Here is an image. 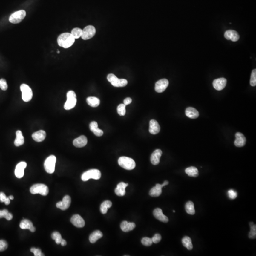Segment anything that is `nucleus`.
Masks as SVG:
<instances>
[{"mask_svg": "<svg viewBox=\"0 0 256 256\" xmlns=\"http://www.w3.org/2000/svg\"><path fill=\"white\" fill-rule=\"evenodd\" d=\"M57 42L59 46L65 48H68L73 45L75 42V39L71 33L66 32L60 35Z\"/></svg>", "mask_w": 256, "mask_h": 256, "instance_id": "1", "label": "nucleus"}, {"mask_svg": "<svg viewBox=\"0 0 256 256\" xmlns=\"http://www.w3.org/2000/svg\"><path fill=\"white\" fill-rule=\"evenodd\" d=\"M119 166L126 170H132L136 167V163L133 159L127 157H121L118 160Z\"/></svg>", "mask_w": 256, "mask_h": 256, "instance_id": "2", "label": "nucleus"}, {"mask_svg": "<svg viewBox=\"0 0 256 256\" xmlns=\"http://www.w3.org/2000/svg\"><path fill=\"white\" fill-rule=\"evenodd\" d=\"M67 96V101L65 103L64 108L66 110H69L74 108L76 104V95L74 91L71 90L68 92Z\"/></svg>", "mask_w": 256, "mask_h": 256, "instance_id": "3", "label": "nucleus"}, {"mask_svg": "<svg viewBox=\"0 0 256 256\" xmlns=\"http://www.w3.org/2000/svg\"><path fill=\"white\" fill-rule=\"evenodd\" d=\"M101 177V173L98 169H93L88 170L82 174L81 179L83 181H87L90 179L98 180Z\"/></svg>", "mask_w": 256, "mask_h": 256, "instance_id": "4", "label": "nucleus"}, {"mask_svg": "<svg viewBox=\"0 0 256 256\" xmlns=\"http://www.w3.org/2000/svg\"><path fill=\"white\" fill-rule=\"evenodd\" d=\"M30 192L32 194H39L43 196L47 195L49 192L48 187L43 184H37L34 185L30 187Z\"/></svg>", "mask_w": 256, "mask_h": 256, "instance_id": "5", "label": "nucleus"}, {"mask_svg": "<svg viewBox=\"0 0 256 256\" xmlns=\"http://www.w3.org/2000/svg\"><path fill=\"white\" fill-rule=\"evenodd\" d=\"M107 80L114 87L122 88L127 85L128 81L125 79H119L113 73H110L107 76Z\"/></svg>", "mask_w": 256, "mask_h": 256, "instance_id": "6", "label": "nucleus"}, {"mask_svg": "<svg viewBox=\"0 0 256 256\" xmlns=\"http://www.w3.org/2000/svg\"><path fill=\"white\" fill-rule=\"evenodd\" d=\"M56 157L54 155H51L47 157L44 162V168L47 172L52 174L55 168Z\"/></svg>", "mask_w": 256, "mask_h": 256, "instance_id": "7", "label": "nucleus"}, {"mask_svg": "<svg viewBox=\"0 0 256 256\" xmlns=\"http://www.w3.org/2000/svg\"><path fill=\"white\" fill-rule=\"evenodd\" d=\"M20 89L22 92V100L25 102L30 101L33 97V93L30 86L26 84H22Z\"/></svg>", "mask_w": 256, "mask_h": 256, "instance_id": "8", "label": "nucleus"}, {"mask_svg": "<svg viewBox=\"0 0 256 256\" xmlns=\"http://www.w3.org/2000/svg\"><path fill=\"white\" fill-rule=\"evenodd\" d=\"M26 13L24 10H20L13 13L9 18V21L13 24L20 23L25 18Z\"/></svg>", "mask_w": 256, "mask_h": 256, "instance_id": "9", "label": "nucleus"}, {"mask_svg": "<svg viewBox=\"0 0 256 256\" xmlns=\"http://www.w3.org/2000/svg\"><path fill=\"white\" fill-rule=\"evenodd\" d=\"M95 27L93 26L88 25L82 30L81 37L84 40H88L93 38L95 35Z\"/></svg>", "mask_w": 256, "mask_h": 256, "instance_id": "10", "label": "nucleus"}, {"mask_svg": "<svg viewBox=\"0 0 256 256\" xmlns=\"http://www.w3.org/2000/svg\"><path fill=\"white\" fill-rule=\"evenodd\" d=\"M168 181H165L162 185L160 184H156V186L151 189L149 191V195H151V197H159L162 194V187L168 185Z\"/></svg>", "mask_w": 256, "mask_h": 256, "instance_id": "11", "label": "nucleus"}, {"mask_svg": "<svg viewBox=\"0 0 256 256\" xmlns=\"http://www.w3.org/2000/svg\"><path fill=\"white\" fill-rule=\"evenodd\" d=\"M168 81L167 79L164 78L160 80L155 84V91L159 93H162L168 88Z\"/></svg>", "mask_w": 256, "mask_h": 256, "instance_id": "12", "label": "nucleus"}, {"mask_svg": "<svg viewBox=\"0 0 256 256\" xmlns=\"http://www.w3.org/2000/svg\"><path fill=\"white\" fill-rule=\"evenodd\" d=\"M71 203V199L69 195H66L64 197L63 200L61 202H59L56 203L57 208H59L62 210H66L70 207Z\"/></svg>", "mask_w": 256, "mask_h": 256, "instance_id": "13", "label": "nucleus"}, {"mask_svg": "<svg viewBox=\"0 0 256 256\" xmlns=\"http://www.w3.org/2000/svg\"><path fill=\"white\" fill-rule=\"evenodd\" d=\"M227 80L225 78H217L213 81L212 85L215 89L220 91L225 88L226 85Z\"/></svg>", "mask_w": 256, "mask_h": 256, "instance_id": "14", "label": "nucleus"}, {"mask_svg": "<svg viewBox=\"0 0 256 256\" xmlns=\"http://www.w3.org/2000/svg\"><path fill=\"white\" fill-rule=\"evenodd\" d=\"M27 167L25 162H21L16 165L15 170V175L17 178H21L24 176V169Z\"/></svg>", "mask_w": 256, "mask_h": 256, "instance_id": "15", "label": "nucleus"}, {"mask_svg": "<svg viewBox=\"0 0 256 256\" xmlns=\"http://www.w3.org/2000/svg\"><path fill=\"white\" fill-rule=\"evenodd\" d=\"M70 220L72 223L77 228H83L85 225V220L79 215H74L72 217Z\"/></svg>", "mask_w": 256, "mask_h": 256, "instance_id": "16", "label": "nucleus"}, {"mask_svg": "<svg viewBox=\"0 0 256 256\" xmlns=\"http://www.w3.org/2000/svg\"><path fill=\"white\" fill-rule=\"evenodd\" d=\"M153 214L154 217L160 222L165 223H167L168 222L169 220L168 217L163 214L162 210L160 208H157L155 209L153 211Z\"/></svg>", "mask_w": 256, "mask_h": 256, "instance_id": "17", "label": "nucleus"}, {"mask_svg": "<svg viewBox=\"0 0 256 256\" xmlns=\"http://www.w3.org/2000/svg\"><path fill=\"white\" fill-rule=\"evenodd\" d=\"M236 140L234 145L237 147H242L246 144V139L242 133L237 132L235 134Z\"/></svg>", "mask_w": 256, "mask_h": 256, "instance_id": "18", "label": "nucleus"}, {"mask_svg": "<svg viewBox=\"0 0 256 256\" xmlns=\"http://www.w3.org/2000/svg\"><path fill=\"white\" fill-rule=\"evenodd\" d=\"M224 37L228 40H231L233 42H237L240 39L238 32L233 30H227L224 33Z\"/></svg>", "mask_w": 256, "mask_h": 256, "instance_id": "19", "label": "nucleus"}, {"mask_svg": "<svg viewBox=\"0 0 256 256\" xmlns=\"http://www.w3.org/2000/svg\"><path fill=\"white\" fill-rule=\"evenodd\" d=\"M162 151L160 149H156L151 155V161L152 164L157 165L160 162V159L162 156Z\"/></svg>", "mask_w": 256, "mask_h": 256, "instance_id": "20", "label": "nucleus"}, {"mask_svg": "<svg viewBox=\"0 0 256 256\" xmlns=\"http://www.w3.org/2000/svg\"><path fill=\"white\" fill-rule=\"evenodd\" d=\"M160 127L157 121L155 119H151L149 122V131L152 134H157L159 133Z\"/></svg>", "mask_w": 256, "mask_h": 256, "instance_id": "21", "label": "nucleus"}, {"mask_svg": "<svg viewBox=\"0 0 256 256\" xmlns=\"http://www.w3.org/2000/svg\"><path fill=\"white\" fill-rule=\"evenodd\" d=\"M88 143V139L85 136L82 135L78 137L73 141V145L77 148L85 147Z\"/></svg>", "mask_w": 256, "mask_h": 256, "instance_id": "22", "label": "nucleus"}, {"mask_svg": "<svg viewBox=\"0 0 256 256\" xmlns=\"http://www.w3.org/2000/svg\"><path fill=\"white\" fill-rule=\"evenodd\" d=\"M128 184L124 182H121L117 185V187L115 189V193L116 195L119 197H123L125 194V188L128 186Z\"/></svg>", "mask_w": 256, "mask_h": 256, "instance_id": "23", "label": "nucleus"}, {"mask_svg": "<svg viewBox=\"0 0 256 256\" xmlns=\"http://www.w3.org/2000/svg\"><path fill=\"white\" fill-rule=\"evenodd\" d=\"M46 137V133L44 131L40 130L33 133L32 137L35 141L38 142H42L45 139Z\"/></svg>", "mask_w": 256, "mask_h": 256, "instance_id": "24", "label": "nucleus"}, {"mask_svg": "<svg viewBox=\"0 0 256 256\" xmlns=\"http://www.w3.org/2000/svg\"><path fill=\"white\" fill-rule=\"evenodd\" d=\"M136 224L134 223H130L127 221H123L121 224V228L124 232H129L135 228Z\"/></svg>", "mask_w": 256, "mask_h": 256, "instance_id": "25", "label": "nucleus"}, {"mask_svg": "<svg viewBox=\"0 0 256 256\" xmlns=\"http://www.w3.org/2000/svg\"><path fill=\"white\" fill-rule=\"evenodd\" d=\"M90 129L94 134L98 137H100L103 135V132L102 130H100L98 127V123L97 122H91L89 125Z\"/></svg>", "mask_w": 256, "mask_h": 256, "instance_id": "26", "label": "nucleus"}, {"mask_svg": "<svg viewBox=\"0 0 256 256\" xmlns=\"http://www.w3.org/2000/svg\"><path fill=\"white\" fill-rule=\"evenodd\" d=\"M185 114L187 117L191 119L197 118L199 115L198 111L193 107H188L186 108Z\"/></svg>", "mask_w": 256, "mask_h": 256, "instance_id": "27", "label": "nucleus"}, {"mask_svg": "<svg viewBox=\"0 0 256 256\" xmlns=\"http://www.w3.org/2000/svg\"><path fill=\"white\" fill-rule=\"evenodd\" d=\"M103 236L102 232L100 231H95L91 233L89 236V241L91 243H94Z\"/></svg>", "mask_w": 256, "mask_h": 256, "instance_id": "28", "label": "nucleus"}, {"mask_svg": "<svg viewBox=\"0 0 256 256\" xmlns=\"http://www.w3.org/2000/svg\"><path fill=\"white\" fill-rule=\"evenodd\" d=\"M16 138L14 141V145L16 147L22 146L24 143V138L21 131H17L16 132Z\"/></svg>", "mask_w": 256, "mask_h": 256, "instance_id": "29", "label": "nucleus"}, {"mask_svg": "<svg viewBox=\"0 0 256 256\" xmlns=\"http://www.w3.org/2000/svg\"><path fill=\"white\" fill-rule=\"evenodd\" d=\"M86 102L89 105L93 107H97L100 103V100L95 97H89L86 99Z\"/></svg>", "mask_w": 256, "mask_h": 256, "instance_id": "30", "label": "nucleus"}, {"mask_svg": "<svg viewBox=\"0 0 256 256\" xmlns=\"http://www.w3.org/2000/svg\"><path fill=\"white\" fill-rule=\"evenodd\" d=\"M182 243L183 246L188 250H192L193 246L192 244V240L188 236H185L182 239Z\"/></svg>", "mask_w": 256, "mask_h": 256, "instance_id": "31", "label": "nucleus"}, {"mask_svg": "<svg viewBox=\"0 0 256 256\" xmlns=\"http://www.w3.org/2000/svg\"><path fill=\"white\" fill-rule=\"evenodd\" d=\"M185 172L188 176L191 177H197L198 176V170L197 168L194 167H190L187 168L185 170Z\"/></svg>", "mask_w": 256, "mask_h": 256, "instance_id": "32", "label": "nucleus"}, {"mask_svg": "<svg viewBox=\"0 0 256 256\" xmlns=\"http://www.w3.org/2000/svg\"><path fill=\"white\" fill-rule=\"evenodd\" d=\"M112 206V203L110 201H105L102 203L100 206V211L102 214H106L108 211V208L111 207Z\"/></svg>", "mask_w": 256, "mask_h": 256, "instance_id": "33", "label": "nucleus"}, {"mask_svg": "<svg viewBox=\"0 0 256 256\" xmlns=\"http://www.w3.org/2000/svg\"><path fill=\"white\" fill-rule=\"evenodd\" d=\"M185 209L187 214L190 215H194L195 214L194 204L192 201H188L185 205Z\"/></svg>", "mask_w": 256, "mask_h": 256, "instance_id": "34", "label": "nucleus"}, {"mask_svg": "<svg viewBox=\"0 0 256 256\" xmlns=\"http://www.w3.org/2000/svg\"><path fill=\"white\" fill-rule=\"evenodd\" d=\"M20 228L23 230L28 229L30 230L33 227V225L31 221L28 220L24 219L20 223Z\"/></svg>", "mask_w": 256, "mask_h": 256, "instance_id": "35", "label": "nucleus"}, {"mask_svg": "<svg viewBox=\"0 0 256 256\" xmlns=\"http://www.w3.org/2000/svg\"><path fill=\"white\" fill-rule=\"evenodd\" d=\"M250 227V231L249 234V239H254L256 238V225L253 222L249 223Z\"/></svg>", "mask_w": 256, "mask_h": 256, "instance_id": "36", "label": "nucleus"}, {"mask_svg": "<svg viewBox=\"0 0 256 256\" xmlns=\"http://www.w3.org/2000/svg\"><path fill=\"white\" fill-rule=\"evenodd\" d=\"M71 33L75 39H77L80 37H81L82 34V30L80 28H74L73 29Z\"/></svg>", "mask_w": 256, "mask_h": 256, "instance_id": "37", "label": "nucleus"}, {"mask_svg": "<svg viewBox=\"0 0 256 256\" xmlns=\"http://www.w3.org/2000/svg\"><path fill=\"white\" fill-rule=\"evenodd\" d=\"M51 237L53 240H55L57 244H59L61 243L62 238L60 233L57 232H53L51 235Z\"/></svg>", "mask_w": 256, "mask_h": 256, "instance_id": "38", "label": "nucleus"}, {"mask_svg": "<svg viewBox=\"0 0 256 256\" xmlns=\"http://www.w3.org/2000/svg\"><path fill=\"white\" fill-rule=\"evenodd\" d=\"M125 105L124 104H120L117 107V112L120 116H124L126 113Z\"/></svg>", "mask_w": 256, "mask_h": 256, "instance_id": "39", "label": "nucleus"}, {"mask_svg": "<svg viewBox=\"0 0 256 256\" xmlns=\"http://www.w3.org/2000/svg\"><path fill=\"white\" fill-rule=\"evenodd\" d=\"M250 85L252 86L256 85V69H254L252 71L250 79Z\"/></svg>", "mask_w": 256, "mask_h": 256, "instance_id": "40", "label": "nucleus"}, {"mask_svg": "<svg viewBox=\"0 0 256 256\" xmlns=\"http://www.w3.org/2000/svg\"><path fill=\"white\" fill-rule=\"evenodd\" d=\"M141 243L144 246L149 247L152 244L153 241L152 240V239H151V238H148V237H144L141 240Z\"/></svg>", "mask_w": 256, "mask_h": 256, "instance_id": "41", "label": "nucleus"}, {"mask_svg": "<svg viewBox=\"0 0 256 256\" xmlns=\"http://www.w3.org/2000/svg\"><path fill=\"white\" fill-rule=\"evenodd\" d=\"M0 88L4 91H6L8 89V85L5 80L4 79H0Z\"/></svg>", "mask_w": 256, "mask_h": 256, "instance_id": "42", "label": "nucleus"}, {"mask_svg": "<svg viewBox=\"0 0 256 256\" xmlns=\"http://www.w3.org/2000/svg\"><path fill=\"white\" fill-rule=\"evenodd\" d=\"M8 248V244L4 240H0V252H3L6 250Z\"/></svg>", "mask_w": 256, "mask_h": 256, "instance_id": "43", "label": "nucleus"}, {"mask_svg": "<svg viewBox=\"0 0 256 256\" xmlns=\"http://www.w3.org/2000/svg\"><path fill=\"white\" fill-rule=\"evenodd\" d=\"M228 194L229 197L231 199H234L237 197V193L235 191L233 190L232 189L229 190L228 192Z\"/></svg>", "mask_w": 256, "mask_h": 256, "instance_id": "44", "label": "nucleus"}, {"mask_svg": "<svg viewBox=\"0 0 256 256\" xmlns=\"http://www.w3.org/2000/svg\"><path fill=\"white\" fill-rule=\"evenodd\" d=\"M30 252L33 253L35 256H44L42 252V251L39 249H36L35 248H32L30 249Z\"/></svg>", "mask_w": 256, "mask_h": 256, "instance_id": "45", "label": "nucleus"}, {"mask_svg": "<svg viewBox=\"0 0 256 256\" xmlns=\"http://www.w3.org/2000/svg\"><path fill=\"white\" fill-rule=\"evenodd\" d=\"M161 239H162V237L160 234H156L152 238V240L153 241V243L157 244L160 241Z\"/></svg>", "mask_w": 256, "mask_h": 256, "instance_id": "46", "label": "nucleus"}, {"mask_svg": "<svg viewBox=\"0 0 256 256\" xmlns=\"http://www.w3.org/2000/svg\"><path fill=\"white\" fill-rule=\"evenodd\" d=\"M8 213L9 211L6 209H4V210H0V218H5Z\"/></svg>", "mask_w": 256, "mask_h": 256, "instance_id": "47", "label": "nucleus"}, {"mask_svg": "<svg viewBox=\"0 0 256 256\" xmlns=\"http://www.w3.org/2000/svg\"><path fill=\"white\" fill-rule=\"evenodd\" d=\"M6 198L7 197H6V195L4 193H2V192L0 193V202H4Z\"/></svg>", "mask_w": 256, "mask_h": 256, "instance_id": "48", "label": "nucleus"}, {"mask_svg": "<svg viewBox=\"0 0 256 256\" xmlns=\"http://www.w3.org/2000/svg\"><path fill=\"white\" fill-rule=\"evenodd\" d=\"M131 102H132V99L131 98L128 97L126 98V99H124V102H123L124 103L123 104H124L126 106L127 105H130V103H131Z\"/></svg>", "mask_w": 256, "mask_h": 256, "instance_id": "49", "label": "nucleus"}, {"mask_svg": "<svg viewBox=\"0 0 256 256\" xmlns=\"http://www.w3.org/2000/svg\"><path fill=\"white\" fill-rule=\"evenodd\" d=\"M13 214H12L10 213V212H9V213L7 214V215H6V217H5V219L8 220H11L13 219Z\"/></svg>", "mask_w": 256, "mask_h": 256, "instance_id": "50", "label": "nucleus"}, {"mask_svg": "<svg viewBox=\"0 0 256 256\" xmlns=\"http://www.w3.org/2000/svg\"><path fill=\"white\" fill-rule=\"evenodd\" d=\"M10 199L9 198V197L6 198V199L5 200L4 202L5 204L6 205H9L10 203Z\"/></svg>", "mask_w": 256, "mask_h": 256, "instance_id": "51", "label": "nucleus"}, {"mask_svg": "<svg viewBox=\"0 0 256 256\" xmlns=\"http://www.w3.org/2000/svg\"><path fill=\"white\" fill-rule=\"evenodd\" d=\"M60 244H61L62 246H66V245H67V241L65 240H64V239H62Z\"/></svg>", "mask_w": 256, "mask_h": 256, "instance_id": "52", "label": "nucleus"}, {"mask_svg": "<svg viewBox=\"0 0 256 256\" xmlns=\"http://www.w3.org/2000/svg\"><path fill=\"white\" fill-rule=\"evenodd\" d=\"M9 197L10 199V200H13L14 199V197H13V195H10Z\"/></svg>", "mask_w": 256, "mask_h": 256, "instance_id": "53", "label": "nucleus"}, {"mask_svg": "<svg viewBox=\"0 0 256 256\" xmlns=\"http://www.w3.org/2000/svg\"><path fill=\"white\" fill-rule=\"evenodd\" d=\"M57 53H60V51H59L58 50V52H57Z\"/></svg>", "mask_w": 256, "mask_h": 256, "instance_id": "54", "label": "nucleus"}, {"mask_svg": "<svg viewBox=\"0 0 256 256\" xmlns=\"http://www.w3.org/2000/svg\"><path fill=\"white\" fill-rule=\"evenodd\" d=\"M173 212H175V211L174 210V211H173Z\"/></svg>", "mask_w": 256, "mask_h": 256, "instance_id": "55", "label": "nucleus"}]
</instances>
